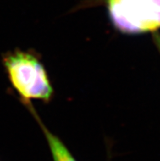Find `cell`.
<instances>
[{
  "label": "cell",
  "mask_w": 160,
  "mask_h": 161,
  "mask_svg": "<svg viewBox=\"0 0 160 161\" xmlns=\"http://www.w3.org/2000/svg\"><path fill=\"white\" fill-rule=\"evenodd\" d=\"M3 65L25 104L31 100H52L54 90L44 66L34 53L20 49L8 52L3 57Z\"/></svg>",
  "instance_id": "cell-1"
},
{
  "label": "cell",
  "mask_w": 160,
  "mask_h": 161,
  "mask_svg": "<svg viewBox=\"0 0 160 161\" xmlns=\"http://www.w3.org/2000/svg\"><path fill=\"white\" fill-rule=\"evenodd\" d=\"M109 21L125 35L160 30V0H106Z\"/></svg>",
  "instance_id": "cell-2"
},
{
  "label": "cell",
  "mask_w": 160,
  "mask_h": 161,
  "mask_svg": "<svg viewBox=\"0 0 160 161\" xmlns=\"http://www.w3.org/2000/svg\"><path fill=\"white\" fill-rule=\"evenodd\" d=\"M25 105L28 106V109L30 110L33 115L38 120L39 125H40L41 129L44 133L47 145H48L49 149L51 151L53 161H76V159L74 158L72 154L70 153V151L67 148L66 146L64 144V142L57 137V135L52 133L51 131L45 126L44 124H43L42 120L39 118L37 113L35 112L34 107L31 106L30 102L26 103Z\"/></svg>",
  "instance_id": "cell-3"
}]
</instances>
